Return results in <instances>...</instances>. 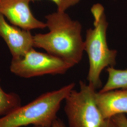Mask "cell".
Instances as JSON below:
<instances>
[{
    "label": "cell",
    "mask_w": 127,
    "mask_h": 127,
    "mask_svg": "<svg viewBox=\"0 0 127 127\" xmlns=\"http://www.w3.org/2000/svg\"><path fill=\"white\" fill-rule=\"evenodd\" d=\"M40 0H31V2H35ZM57 7V11L60 12H65L69 8L79 3L81 0H50Z\"/></svg>",
    "instance_id": "obj_11"
},
{
    "label": "cell",
    "mask_w": 127,
    "mask_h": 127,
    "mask_svg": "<svg viewBox=\"0 0 127 127\" xmlns=\"http://www.w3.org/2000/svg\"><path fill=\"white\" fill-rule=\"evenodd\" d=\"M21 106V99L15 93H7L0 84V116L3 117Z\"/></svg>",
    "instance_id": "obj_10"
},
{
    "label": "cell",
    "mask_w": 127,
    "mask_h": 127,
    "mask_svg": "<svg viewBox=\"0 0 127 127\" xmlns=\"http://www.w3.org/2000/svg\"><path fill=\"white\" fill-rule=\"evenodd\" d=\"M33 127H42L40 126H33ZM50 127H65L63 122L59 119L55 120L54 122Z\"/></svg>",
    "instance_id": "obj_13"
},
{
    "label": "cell",
    "mask_w": 127,
    "mask_h": 127,
    "mask_svg": "<svg viewBox=\"0 0 127 127\" xmlns=\"http://www.w3.org/2000/svg\"><path fill=\"white\" fill-rule=\"evenodd\" d=\"M111 119L117 127H127V117L125 114H118Z\"/></svg>",
    "instance_id": "obj_12"
},
{
    "label": "cell",
    "mask_w": 127,
    "mask_h": 127,
    "mask_svg": "<svg viewBox=\"0 0 127 127\" xmlns=\"http://www.w3.org/2000/svg\"><path fill=\"white\" fill-rule=\"evenodd\" d=\"M31 0H0V13L15 26L30 31L44 29L46 23L38 20L30 8Z\"/></svg>",
    "instance_id": "obj_6"
},
{
    "label": "cell",
    "mask_w": 127,
    "mask_h": 127,
    "mask_svg": "<svg viewBox=\"0 0 127 127\" xmlns=\"http://www.w3.org/2000/svg\"><path fill=\"white\" fill-rule=\"evenodd\" d=\"M101 127H117L111 118L106 119Z\"/></svg>",
    "instance_id": "obj_14"
},
{
    "label": "cell",
    "mask_w": 127,
    "mask_h": 127,
    "mask_svg": "<svg viewBox=\"0 0 127 127\" xmlns=\"http://www.w3.org/2000/svg\"><path fill=\"white\" fill-rule=\"evenodd\" d=\"M95 100L105 120L118 114H127V89L96 92Z\"/></svg>",
    "instance_id": "obj_8"
},
{
    "label": "cell",
    "mask_w": 127,
    "mask_h": 127,
    "mask_svg": "<svg viewBox=\"0 0 127 127\" xmlns=\"http://www.w3.org/2000/svg\"><path fill=\"white\" fill-rule=\"evenodd\" d=\"M75 86L71 83L58 90L44 93L24 106L0 118V127H21L29 125L50 127L57 119L61 104Z\"/></svg>",
    "instance_id": "obj_2"
},
{
    "label": "cell",
    "mask_w": 127,
    "mask_h": 127,
    "mask_svg": "<svg viewBox=\"0 0 127 127\" xmlns=\"http://www.w3.org/2000/svg\"><path fill=\"white\" fill-rule=\"evenodd\" d=\"M45 18L49 32L33 35V47L42 49L73 66L80 63L84 51L81 24L65 12L57 11Z\"/></svg>",
    "instance_id": "obj_1"
},
{
    "label": "cell",
    "mask_w": 127,
    "mask_h": 127,
    "mask_svg": "<svg viewBox=\"0 0 127 127\" xmlns=\"http://www.w3.org/2000/svg\"><path fill=\"white\" fill-rule=\"evenodd\" d=\"M73 67L70 64L53 55L36 51L33 48L22 57L12 59L10 72L25 78L46 74H62Z\"/></svg>",
    "instance_id": "obj_5"
},
{
    "label": "cell",
    "mask_w": 127,
    "mask_h": 127,
    "mask_svg": "<svg viewBox=\"0 0 127 127\" xmlns=\"http://www.w3.org/2000/svg\"><path fill=\"white\" fill-rule=\"evenodd\" d=\"M0 36L6 42L12 59H19L33 47V36L30 31L9 24L0 13Z\"/></svg>",
    "instance_id": "obj_7"
},
{
    "label": "cell",
    "mask_w": 127,
    "mask_h": 127,
    "mask_svg": "<svg viewBox=\"0 0 127 127\" xmlns=\"http://www.w3.org/2000/svg\"><path fill=\"white\" fill-rule=\"evenodd\" d=\"M91 12L94 18V27L87 30L84 43L90 64L87 80L89 84L96 90L102 86L100 74L102 71L107 67L115 65L117 51L110 49L107 44L108 23L103 5L100 3L93 5Z\"/></svg>",
    "instance_id": "obj_3"
},
{
    "label": "cell",
    "mask_w": 127,
    "mask_h": 127,
    "mask_svg": "<svg viewBox=\"0 0 127 127\" xmlns=\"http://www.w3.org/2000/svg\"><path fill=\"white\" fill-rule=\"evenodd\" d=\"M80 91L73 89L65 98L64 108L70 127H101L105 120L96 102V90L80 82Z\"/></svg>",
    "instance_id": "obj_4"
},
{
    "label": "cell",
    "mask_w": 127,
    "mask_h": 127,
    "mask_svg": "<svg viewBox=\"0 0 127 127\" xmlns=\"http://www.w3.org/2000/svg\"><path fill=\"white\" fill-rule=\"evenodd\" d=\"M106 70L108 74V80L99 92L127 89V69H117L114 67H108Z\"/></svg>",
    "instance_id": "obj_9"
}]
</instances>
